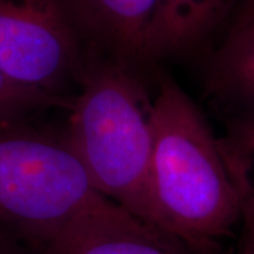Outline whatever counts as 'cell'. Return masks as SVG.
I'll return each mask as SVG.
<instances>
[{
    "label": "cell",
    "mask_w": 254,
    "mask_h": 254,
    "mask_svg": "<svg viewBox=\"0 0 254 254\" xmlns=\"http://www.w3.org/2000/svg\"><path fill=\"white\" fill-rule=\"evenodd\" d=\"M65 136L0 123V235L44 252L82 218L106 206Z\"/></svg>",
    "instance_id": "obj_3"
},
{
    "label": "cell",
    "mask_w": 254,
    "mask_h": 254,
    "mask_svg": "<svg viewBox=\"0 0 254 254\" xmlns=\"http://www.w3.org/2000/svg\"><path fill=\"white\" fill-rule=\"evenodd\" d=\"M209 78L222 99L254 115V20H232Z\"/></svg>",
    "instance_id": "obj_8"
},
{
    "label": "cell",
    "mask_w": 254,
    "mask_h": 254,
    "mask_svg": "<svg viewBox=\"0 0 254 254\" xmlns=\"http://www.w3.org/2000/svg\"><path fill=\"white\" fill-rule=\"evenodd\" d=\"M66 0H0V72L24 86L72 98L86 69Z\"/></svg>",
    "instance_id": "obj_4"
},
{
    "label": "cell",
    "mask_w": 254,
    "mask_h": 254,
    "mask_svg": "<svg viewBox=\"0 0 254 254\" xmlns=\"http://www.w3.org/2000/svg\"><path fill=\"white\" fill-rule=\"evenodd\" d=\"M229 141L243 157L247 167L254 165V115L242 113L230 122ZM254 222V175H249V190L245 203L243 222Z\"/></svg>",
    "instance_id": "obj_10"
},
{
    "label": "cell",
    "mask_w": 254,
    "mask_h": 254,
    "mask_svg": "<svg viewBox=\"0 0 254 254\" xmlns=\"http://www.w3.org/2000/svg\"><path fill=\"white\" fill-rule=\"evenodd\" d=\"M247 190L243 157L213 134L181 86L163 76L153 99L150 225L196 254H219L242 226Z\"/></svg>",
    "instance_id": "obj_1"
},
{
    "label": "cell",
    "mask_w": 254,
    "mask_h": 254,
    "mask_svg": "<svg viewBox=\"0 0 254 254\" xmlns=\"http://www.w3.org/2000/svg\"><path fill=\"white\" fill-rule=\"evenodd\" d=\"M83 38L130 66L150 61L160 0H66Z\"/></svg>",
    "instance_id": "obj_6"
},
{
    "label": "cell",
    "mask_w": 254,
    "mask_h": 254,
    "mask_svg": "<svg viewBox=\"0 0 254 254\" xmlns=\"http://www.w3.org/2000/svg\"><path fill=\"white\" fill-rule=\"evenodd\" d=\"M40 254H196L177 237L110 202L75 222Z\"/></svg>",
    "instance_id": "obj_5"
},
{
    "label": "cell",
    "mask_w": 254,
    "mask_h": 254,
    "mask_svg": "<svg viewBox=\"0 0 254 254\" xmlns=\"http://www.w3.org/2000/svg\"><path fill=\"white\" fill-rule=\"evenodd\" d=\"M240 229V240L232 254H254V222L242 223Z\"/></svg>",
    "instance_id": "obj_11"
},
{
    "label": "cell",
    "mask_w": 254,
    "mask_h": 254,
    "mask_svg": "<svg viewBox=\"0 0 254 254\" xmlns=\"http://www.w3.org/2000/svg\"><path fill=\"white\" fill-rule=\"evenodd\" d=\"M38 254H40V253H38Z\"/></svg>",
    "instance_id": "obj_13"
},
{
    "label": "cell",
    "mask_w": 254,
    "mask_h": 254,
    "mask_svg": "<svg viewBox=\"0 0 254 254\" xmlns=\"http://www.w3.org/2000/svg\"><path fill=\"white\" fill-rule=\"evenodd\" d=\"M233 20H254V0H240Z\"/></svg>",
    "instance_id": "obj_12"
},
{
    "label": "cell",
    "mask_w": 254,
    "mask_h": 254,
    "mask_svg": "<svg viewBox=\"0 0 254 254\" xmlns=\"http://www.w3.org/2000/svg\"><path fill=\"white\" fill-rule=\"evenodd\" d=\"M64 134L100 193L150 223L153 99L134 68L103 57L86 63Z\"/></svg>",
    "instance_id": "obj_2"
},
{
    "label": "cell",
    "mask_w": 254,
    "mask_h": 254,
    "mask_svg": "<svg viewBox=\"0 0 254 254\" xmlns=\"http://www.w3.org/2000/svg\"><path fill=\"white\" fill-rule=\"evenodd\" d=\"M72 98H63L28 88L0 72V123L27 120L34 113L47 109H69Z\"/></svg>",
    "instance_id": "obj_9"
},
{
    "label": "cell",
    "mask_w": 254,
    "mask_h": 254,
    "mask_svg": "<svg viewBox=\"0 0 254 254\" xmlns=\"http://www.w3.org/2000/svg\"><path fill=\"white\" fill-rule=\"evenodd\" d=\"M240 0H160L150 61L190 51L235 14Z\"/></svg>",
    "instance_id": "obj_7"
}]
</instances>
